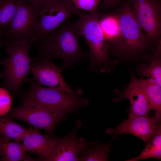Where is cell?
<instances>
[{
  "instance_id": "6da1fadb",
  "label": "cell",
  "mask_w": 161,
  "mask_h": 161,
  "mask_svg": "<svg viewBox=\"0 0 161 161\" xmlns=\"http://www.w3.org/2000/svg\"><path fill=\"white\" fill-rule=\"evenodd\" d=\"M80 36L75 23L65 21L38 41V53L32 61L60 58L63 62V70L73 66L86 56L80 46Z\"/></svg>"
},
{
  "instance_id": "7a4b0ae2",
  "label": "cell",
  "mask_w": 161,
  "mask_h": 161,
  "mask_svg": "<svg viewBox=\"0 0 161 161\" xmlns=\"http://www.w3.org/2000/svg\"><path fill=\"white\" fill-rule=\"evenodd\" d=\"M25 80L29 84L30 88L27 92L23 91L21 100L30 101L63 117L69 113H76L79 108L89 103L88 100L81 97L79 91L44 87L34 80L27 78Z\"/></svg>"
},
{
  "instance_id": "3957f363",
  "label": "cell",
  "mask_w": 161,
  "mask_h": 161,
  "mask_svg": "<svg viewBox=\"0 0 161 161\" xmlns=\"http://www.w3.org/2000/svg\"><path fill=\"white\" fill-rule=\"evenodd\" d=\"M34 40L18 41L5 39L3 46L9 57L1 61L3 70L0 72L3 86L12 93L13 96L21 95V84L30 71L32 59L29 52Z\"/></svg>"
},
{
  "instance_id": "277c9868",
  "label": "cell",
  "mask_w": 161,
  "mask_h": 161,
  "mask_svg": "<svg viewBox=\"0 0 161 161\" xmlns=\"http://www.w3.org/2000/svg\"><path fill=\"white\" fill-rule=\"evenodd\" d=\"M79 17L75 23L81 36L84 38L89 48L90 69L105 68L109 62V44L101 29L97 9L88 15L83 13Z\"/></svg>"
},
{
  "instance_id": "5b68a950",
  "label": "cell",
  "mask_w": 161,
  "mask_h": 161,
  "mask_svg": "<svg viewBox=\"0 0 161 161\" xmlns=\"http://www.w3.org/2000/svg\"><path fill=\"white\" fill-rule=\"evenodd\" d=\"M119 33L111 43L114 44L122 53L131 55L138 53L151 41L144 34L133 13L132 7L124 5L117 16Z\"/></svg>"
},
{
  "instance_id": "8992f818",
  "label": "cell",
  "mask_w": 161,
  "mask_h": 161,
  "mask_svg": "<svg viewBox=\"0 0 161 161\" xmlns=\"http://www.w3.org/2000/svg\"><path fill=\"white\" fill-rule=\"evenodd\" d=\"M40 5L27 0H19L10 26L0 35V38L18 41L34 40L36 41Z\"/></svg>"
},
{
  "instance_id": "52a82bcc",
  "label": "cell",
  "mask_w": 161,
  "mask_h": 161,
  "mask_svg": "<svg viewBox=\"0 0 161 161\" xmlns=\"http://www.w3.org/2000/svg\"><path fill=\"white\" fill-rule=\"evenodd\" d=\"M83 13L70 0H51L40 5L36 41L52 32L72 15Z\"/></svg>"
},
{
  "instance_id": "ba28073f",
  "label": "cell",
  "mask_w": 161,
  "mask_h": 161,
  "mask_svg": "<svg viewBox=\"0 0 161 161\" xmlns=\"http://www.w3.org/2000/svg\"><path fill=\"white\" fill-rule=\"evenodd\" d=\"M22 104L10 110L6 115L13 119L24 121L34 128L52 134L58 123L64 117L50 112L34 103L21 100Z\"/></svg>"
},
{
  "instance_id": "9c48e42d",
  "label": "cell",
  "mask_w": 161,
  "mask_h": 161,
  "mask_svg": "<svg viewBox=\"0 0 161 161\" xmlns=\"http://www.w3.org/2000/svg\"><path fill=\"white\" fill-rule=\"evenodd\" d=\"M133 13L141 28L151 41L160 39L161 4L160 0H132Z\"/></svg>"
},
{
  "instance_id": "30bf717a",
  "label": "cell",
  "mask_w": 161,
  "mask_h": 161,
  "mask_svg": "<svg viewBox=\"0 0 161 161\" xmlns=\"http://www.w3.org/2000/svg\"><path fill=\"white\" fill-rule=\"evenodd\" d=\"M129 116L127 119L116 128H107L106 133L115 134H132L146 143L153 137L161 126V118L155 116L151 118L148 115Z\"/></svg>"
},
{
  "instance_id": "8fae6325",
  "label": "cell",
  "mask_w": 161,
  "mask_h": 161,
  "mask_svg": "<svg viewBox=\"0 0 161 161\" xmlns=\"http://www.w3.org/2000/svg\"><path fill=\"white\" fill-rule=\"evenodd\" d=\"M63 70L50 60H40L31 65L30 72L33 76V80L41 85L58 90L73 91L63 78Z\"/></svg>"
},
{
  "instance_id": "7c38bea8",
  "label": "cell",
  "mask_w": 161,
  "mask_h": 161,
  "mask_svg": "<svg viewBox=\"0 0 161 161\" xmlns=\"http://www.w3.org/2000/svg\"><path fill=\"white\" fill-rule=\"evenodd\" d=\"M81 125V122L78 121L75 128L66 136L62 138H58L52 152L44 161H80L79 154L86 140L84 137L78 138L76 136Z\"/></svg>"
},
{
  "instance_id": "4fadbf2b",
  "label": "cell",
  "mask_w": 161,
  "mask_h": 161,
  "mask_svg": "<svg viewBox=\"0 0 161 161\" xmlns=\"http://www.w3.org/2000/svg\"><path fill=\"white\" fill-rule=\"evenodd\" d=\"M40 130L31 127L27 129L22 141L26 151L36 154L44 161L52 152L58 138L49 134H43Z\"/></svg>"
},
{
  "instance_id": "5bb4252c",
  "label": "cell",
  "mask_w": 161,
  "mask_h": 161,
  "mask_svg": "<svg viewBox=\"0 0 161 161\" xmlns=\"http://www.w3.org/2000/svg\"><path fill=\"white\" fill-rule=\"evenodd\" d=\"M124 99H128L131 107L129 115L143 116L148 115L150 108L144 93L140 86L139 79L132 73L131 80L120 96L114 101L117 102Z\"/></svg>"
},
{
  "instance_id": "9a60e30c",
  "label": "cell",
  "mask_w": 161,
  "mask_h": 161,
  "mask_svg": "<svg viewBox=\"0 0 161 161\" xmlns=\"http://www.w3.org/2000/svg\"><path fill=\"white\" fill-rule=\"evenodd\" d=\"M104 144L95 140L91 143L86 140L82 145L79 154L80 161H106L109 160V154L111 143Z\"/></svg>"
},
{
  "instance_id": "2e32d148",
  "label": "cell",
  "mask_w": 161,
  "mask_h": 161,
  "mask_svg": "<svg viewBox=\"0 0 161 161\" xmlns=\"http://www.w3.org/2000/svg\"><path fill=\"white\" fill-rule=\"evenodd\" d=\"M10 140L0 132L1 160L20 161L24 160L26 150L23 144Z\"/></svg>"
},
{
  "instance_id": "e0dca14e",
  "label": "cell",
  "mask_w": 161,
  "mask_h": 161,
  "mask_svg": "<svg viewBox=\"0 0 161 161\" xmlns=\"http://www.w3.org/2000/svg\"><path fill=\"white\" fill-rule=\"evenodd\" d=\"M139 79L150 109L155 112V116L161 118V88L149 79Z\"/></svg>"
},
{
  "instance_id": "ac0fdd59",
  "label": "cell",
  "mask_w": 161,
  "mask_h": 161,
  "mask_svg": "<svg viewBox=\"0 0 161 161\" xmlns=\"http://www.w3.org/2000/svg\"><path fill=\"white\" fill-rule=\"evenodd\" d=\"M27 131L6 115L0 116V132L7 138L19 142L23 141Z\"/></svg>"
},
{
  "instance_id": "d6986e66",
  "label": "cell",
  "mask_w": 161,
  "mask_h": 161,
  "mask_svg": "<svg viewBox=\"0 0 161 161\" xmlns=\"http://www.w3.org/2000/svg\"><path fill=\"white\" fill-rule=\"evenodd\" d=\"M145 148L137 157L126 161H137L147 158L161 159V128H158L156 132L147 143Z\"/></svg>"
},
{
  "instance_id": "ffe728a7",
  "label": "cell",
  "mask_w": 161,
  "mask_h": 161,
  "mask_svg": "<svg viewBox=\"0 0 161 161\" xmlns=\"http://www.w3.org/2000/svg\"><path fill=\"white\" fill-rule=\"evenodd\" d=\"M19 0H0V35L8 28L15 16Z\"/></svg>"
},
{
  "instance_id": "44dd1931",
  "label": "cell",
  "mask_w": 161,
  "mask_h": 161,
  "mask_svg": "<svg viewBox=\"0 0 161 161\" xmlns=\"http://www.w3.org/2000/svg\"><path fill=\"white\" fill-rule=\"evenodd\" d=\"M137 68V72L141 76L146 77L161 87V66L159 59H154L149 65H140Z\"/></svg>"
},
{
  "instance_id": "7402d4cb",
  "label": "cell",
  "mask_w": 161,
  "mask_h": 161,
  "mask_svg": "<svg viewBox=\"0 0 161 161\" xmlns=\"http://www.w3.org/2000/svg\"><path fill=\"white\" fill-rule=\"evenodd\" d=\"M99 24L103 33L109 44L119 33L117 18L113 16H105L99 18Z\"/></svg>"
},
{
  "instance_id": "603a6c76",
  "label": "cell",
  "mask_w": 161,
  "mask_h": 161,
  "mask_svg": "<svg viewBox=\"0 0 161 161\" xmlns=\"http://www.w3.org/2000/svg\"><path fill=\"white\" fill-rule=\"evenodd\" d=\"M12 99L8 91L0 87V116L7 114L11 109Z\"/></svg>"
},
{
  "instance_id": "cb8c5ba5",
  "label": "cell",
  "mask_w": 161,
  "mask_h": 161,
  "mask_svg": "<svg viewBox=\"0 0 161 161\" xmlns=\"http://www.w3.org/2000/svg\"><path fill=\"white\" fill-rule=\"evenodd\" d=\"M103 0H70L77 8L90 13L97 10L100 3Z\"/></svg>"
},
{
  "instance_id": "d4e9b609",
  "label": "cell",
  "mask_w": 161,
  "mask_h": 161,
  "mask_svg": "<svg viewBox=\"0 0 161 161\" xmlns=\"http://www.w3.org/2000/svg\"><path fill=\"white\" fill-rule=\"evenodd\" d=\"M122 0H103L101 7L104 9L113 7L118 4Z\"/></svg>"
},
{
  "instance_id": "484cf974",
  "label": "cell",
  "mask_w": 161,
  "mask_h": 161,
  "mask_svg": "<svg viewBox=\"0 0 161 161\" xmlns=\"http://www.w3.org/2000/svg\"><path fill=\"white\" fill-rule=\"evenodd\" d=\"M34 4L41 5L51 0H27Z\"/></svg>"
},
{
  "instance_id": "4316f807",
  "label": "cell",
  "mask_w": 161,
  "mask_h": 161,
  "mask_svg": "<svg viewBox=\"0 0 161 161\" xmlns=\"http://www.w3.org/2000/svg\"><path fill=\"white\" fill-rule=\"evenodd\" d=\"M0 43L3 44V41L1 38H0Z\"/></svg>"
},
{
  "instance_id": "83f0119b",
  "label": "cell",
  "mask_w": 161,
  "mask_h": 161,
  "mask_svg": "<svg viewBox=\"0 0 161 161\" xmlns=\"http://www.w3.org/2000/svg\"><path fill=\"white\" fill-rule=\"evenodd\" d=\"M2 46H3V44L0 43V47ZM1 61L0 60V64L1 63Z\"/></svg>"
}]
</instances>
